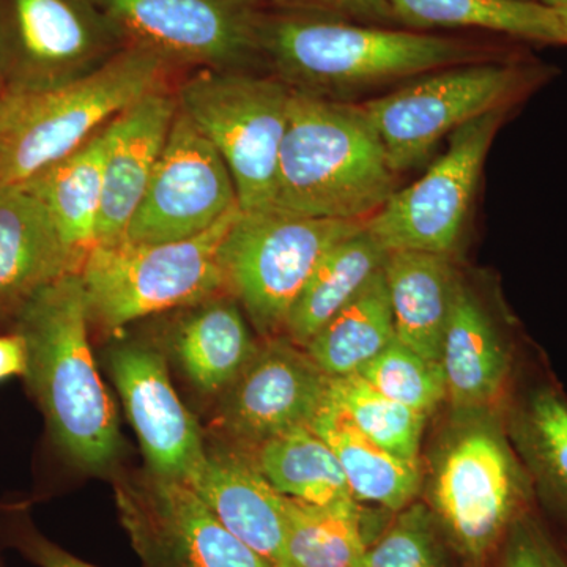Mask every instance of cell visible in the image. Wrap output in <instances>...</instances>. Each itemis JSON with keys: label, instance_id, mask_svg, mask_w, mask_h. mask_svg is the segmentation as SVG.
<instances>
[{"label": "cell", "instance_id": "obj_1", "mask_svg": "<svg viewBox=\"0 0 567 567\" xmlns=\"http://www.w3.org/2000/svg\"><path fill=\"white\" fill-rule=\"evenodd\" d=\"M260 65L292 91L333 99L432 71L492 61L498 50L480 41L264 9Z\"/></svg>", "mask_w": 567, "mask_h": 567}, {"label": "cell", "instance_id": "obj_2", "mask_svg": "<svg viewBox=\"0 0 567 567\" xmlns=\"http://www.w3.org/2000/svg\"><path fill=\"white\" fill-rule=\"evenodd\" d=\"M87 297L80 271L62 276L25 301L14 333L28 350L25 382L52 440L74 465L100 473L121 454L117 412L89 342Z\"/></svg>", "mask_w": 567, "mask_h": 567}, {"label": "cell", "instance_id": "obj_3", "mask_svg": "<svg viewBox=\"0 0 567 567\" xmlns=\"http://www.w3.org/2000/svg\"><path fill=\"white\" fill-rule=\"evenodd\" d=\"M398 174L361 104L292 91L275 208L311 218L369 221Z\"/></svg>", "mask_w": 567, "mask_h": 567}, {"label": "cell", "instance_id": "obj_4", "mask_svg": "<svg viewBox=\"0 0 567 567\" xmlns=\"http://www.w3.org/2000/svg\"><path fill=\"white\" fill-rule=\"evenodd\" d=\"M174 66L128 44L82 80L3 92L0 99V188L24 186L76 152L145 93L166 87Z\"/></svg>", "mask_w": 567, "mask_h": 567}, {"label": "cell", "instance_id": "obj_5", "mask_svg": "<svg viewBox=\"0 0 567 567\" xmlns=\"http://www.w3.org/2000/svg\"><path fill=\"white\" fill-rule=\"evenodd\" d=\"M535 488L505 423L492 409L454 412L431 462V503L464 557L480 561L499 546Z\"/></svg>", "mask_w": 567, "mask_h": 567}, {"label": "cell", "instance_id": "obj_6", "mask_svg": "<svg viewBox=\"0 0 567 567\" xmlns=\"http://www.w3.org/2000/svg\"><path fill=\"white\" fill-rule=\"evenodd\" d=\"M240 210L188 240L93 246L80 271L91 323L117 333L227 292L219 248Z\"/></svg>", "mask_w": 567, "mask_h": 567}, {"label": "cell", "instance_id": "obj_7", "mask_svg": "<svg viewBox=\"0 0 567 567\" xmlns=\"http://www.w3.org/2000/svg\"><path fill=\"white\" fill-rule=\"evenodd\" d=\"M175 99L229 167L241 210L275 208L292 89L256 70L200 69L182 82Z\"/></svg>", "mask_w": 567, "mask_h": 567}, {"label": "cell", "instance_id": "obj_8", "mask_svg": "<svg viewBox=\"0 0 567 567\" xmlns=\"http://www.w3.org/2000/svg\"><path fill=\"white\" fill-rule=\"evenodd\" d=\"M368 221L311 218L279 208L238 212L221 248L226 290L257 333L284 334L298 295L324 254Z\"/></svg>", "mask_w": 567, "mask_h": 567}, {"label": "cell", "instance_id": "obj_9", "mask_svg": "<svg viewBox=\"0 0 567 567\" xmlns=\"http://www.w3.org/2000/svg\"><path fill=\"white\" fill-rule=\"evenodd\" d=\"M533 71L516 62L466 63L423 74L405 87L361 103L395 174L420 166L443 137L487 112L509 107Z\"/></svg>", "mask_w": 567, "mask_h": 567}, {"label": "cell", "instance_id": "obj_10", "mask_svg": "<svg viewBox=\"0 0 567 567\" xmlns=\"http://www.w3.org/2000/svg\"><path fill=\"white\" fill-rule=\"evenodd\" d=\"M128 47L95 0H0L6 92L59 87L95 73Z\"/></svg>", "mask_w": 567, "mask_h": 567}, {"label": "cell", "instance_id": "obj_11", "mask_svg": "<svg viewBox=\"0 0 567 567\" xmlns=\"http://www.w3.org/2000/svg\"><path fill=\"white\" fill-rule=\"evenodd\" d=\"M509 107L487 112L451 134L427 173L393 196L365 223L388 252L451 256L472 204L484 162Z\"/></svg>", "mask_w": 567, "mask_h": 567}, {"label": "cell", "instance_id": "obj_12", "mask_svg": "<svg viewBox=\"0 0 567 567\" xmlns=\"http://www.w3.org/2000/svg\"><path fill=\"white\" fill-rule=\"evenodd\" d=\"M128 44L174 69L254 70L260 65L264 7L257 0H95Z\"/></svg>", "mask_w": 567, "mask_h": 567}, {"label": "cell", "instance_id": "obj_13", "mask_svg": "<svg viewBox=\"0 0 567 567\" xmlns=\"http://www.w3.org/2000/svg\"><path fill=\"white\" fill-rule=\"evenodd\" d=\"M115 498L144 567H268L188 484L147 472L118 481Z\"/></svg>", "mask_w": 567, "mask_h": 567}, {"label": "cell", "instance_id": "obj_14", "mask_svg": "<svg viewBox=\"0 0 567 567\" xmlns=\"http://www.w3.org/2000/svg\"><path fill=\"white\" fill-rule=\"evenodd\" d=\"M240 210L229 167L181 110L123 240H188Z\"/></svg>", "mask_w": 567, "mask_h": 567}, {"label": "cell", "instance_id": "obj_15", "mask_svg": "<svg viewBox=\"0 0 567 567\" xmlns=\"http://www.w3.org/2000/svg\"><path fill=\"white\" fill-rule=\"evenodd\" d=\"M330 379L305 349L282 336L257 347L248 365L221 395L218 424L244 451L311 425Z\"/></svg>", "mask_w": 567, "mask_h": 567}, {"label": "cell", "instance_id": "obj_16", "mask_svg": "<svg viewBox=\"0 0 567 567\" xmlns=\"http://www.w3.org/2000/svg\"><path fill=\"white\" fill-rule=\"evenodd\" d=\"M110 369L153 475L188 484L207 447L196 417L171 383L166 361L144 342L110 350Z\"/></svg>", "mask_w": 567, "mask_h": 567}, {"label": "cell", "instance_id": "obj_17", "mask_svg": "<svg viewBox=\"0 0 567 567\" xmlns=\"http://www.w3.org/2000/svg\"><path fill=\"white\" fill-rule=\"evenodd\" d=\"M175 93H145L107 125L96 245L121 244L162 158L177 115ZM95 245V246H96Z\"/></svg>", "mask_w": 567, "mask_h": 567}, {"label": "cell", "instance_id": "obj_18", "mask_svg": "<svg viewBox=\"0 0 567 567\" xmlns=\"http://www.w3.org/2000/svg\"><path fill=\"white\" fill-rule=\"evenodd\" d=\"M188 486L268 567H286V496L244 450H207Z\"/></svg>", "mask_w": 567, "mask_h": 567}, {"label": "cell", "instance_id": "obj_19", "mask_svg": "<svg viewBox=\"0 0 567 567\" xmlns=\"http://www.w3.org/2000/svg\"><path fill=\"white\" fill-rule=\"evenodd\" d=\"M80 271L47 205L24 186L0 188V319Z\"/></svg>", "mask_w": 567, "mask_h": 567}, {"label": "cell", "instance_id": "obj_20", "mask_svg": "<svg viewBox=\"0 0 567 567\" xmlns=\"http://www.w3.org/2000/svg\"><path fill=\"white\" fill-rule=\"evenodd\" d=\"M166 315L167 346L189 383L205 395L226 393L259 347L240 303L223 292Z\"/></svg>", "mask_w": 567, "mask_h": 567}, {"label": "cell", "instance_id": "obj_21", "mask_svg": "<svg viewBox=\"0 0 567 567\" xmlns=\"http://www.w3.org/2000/svg\"><path fill=\"white\" fill-rule=\"evenodd\" d=\"M454 412L492 409L505 393L509 347L484 305L458 282L440 354Z\"/></svg>", "mask_w": 567, "mask_h": 567}, {"label": "cell", "instance_id": "obj_22", "mask_svg": "<svg viewBox=\"0 0 567 567\" xmlns=\"http://www.w3.org/2000/svg\"><path fill=\"white\" fill-rule=\"evenodd\" d=\"M385 278L395 339L440 363L458 282L451 256L431 252L388 254Z\"/></svg>", "mask_w": 567, "mask_h": 567}, {"label": "cell", "instance_id": "obj_23", "mask_svg": "<svg viewBox=\"0 0 567 567\" xmlns=\"http://www.w3.org/2000/svg\"><path fill=\"white\" fill-rule=\"evenodd\" d=\"M311 427L333 450L357 502L372 503L391 513L415 503L421 488L420 465L395 457L369 439L328 395Z\"/></svg>", "mask_w": 567, "mask_h": 567}, {"label": "cell", "instance_id": "obj_24", "mask_svg": "<svg viewBox=\"0 0 567 567\" xmlns=\"http://www.w3.org/2000/svg\"><path fill=\"white\" fill-rule=\"evenodd\" d=\"M107 125L76 152L24 185L47 205L80 271L96 245Z\"/></svg>", "mask_w": 567, "mask_h": 567}, {"label": "cell", "instance_id": "obj_25", "mask_svg": "<svg viewBox=\"0 0 567 567\" xmlns=\"http://www.w3.org/2000/svg\"><path fill=\"white\" fill-rule=\"evenodd\" d=\"M368 226L334 245L317 265L295 301L284 334L295 346L306 344L379 274L388 259Z\"/></svg>", "mask_w": 567, "mask_h": 567}, {"label": "cell", "instance_id": "obj_26", "mask_svg": "<svg viewBox=\"0 0 567 567\" xmlns=\"http://www.w3.org/2000/svg\"><path fill=\"white\" fill-rule=\"evenodd\" d=\"M506 432L533 488L567 518V399L554 385H537L507 413Z\"/></svg>", "mask_w": 567, "mask_h": 567}, {"label": "cell", "instance_id": "obj_27", "mask_svg": "<svg viewBox=\"0 0 567 567\" xmlns=\"http://www.w3.org/2000/svg\"><path fill=\"white\" fill-rule=\"evenodd\" d=\"M395 22L412 31L477 29L543 44H565L557 10L532 0H388Z\"/></svg>", "mask_w": 567, "mask_h": 567}, {"label": "cell", "instance_id": "obj_28", "mask_svg": "<svg viewBox=\"0 0 567 567\" xmlns=\"http://www.w3.org/2000/svg\"><path fill=\"white\" fill-rule=\"evenodd\" d=\"M394 339L393 309L382 268L305 350L324 374L334 379L358 374Z\"/></svg>", "mask_w": 567, "mask_h": 567}, {"label": "cell", "instance_id": "obj_29", "mask_svg": "<svg viewBox=\"0 0 567 567\" xmlns=\"http://www.w3.org/2000/svg\"><path fill=\"white\" fill-rule=\"evenodd\" d=\"M245 453L287 498L319 506L353 498L333 450L311 425L275 436Z\"/></svg>", "mask_w": 567, "mask_h": 567}, {"label": "cell", "instance_id": "obj_30", "mask_svg": "<svg viewBox=\"0 0 567 567\" xmlns=\"http://www.w3.org/2000/svg\"><path fill=\"white\" fill-rule=\"evenodd\" d=\"M368 546L357 499L319 506L286 496V567H361Z\"/></svg>", "mask_w": 567, "mask_h": 567}, {"label": "cell", "instance_id": "obj_31", "mask_svg": "<svg viewBox=\"0 0 567 567\" xmlns=\"http://www.w3.org/2000/svg\"><path fill=\"white\" fill-rule=\"evenodd\" d=\"M328 398L369 439L395 457L420 465L421 439L427 420L423 413L379 393L358 374L330 379Z\"/></svg>", "mask_w": 567, "mask_h": 567}, {"label": "cell", "instance_id": "obj_32", "mask_svg": "<svg viewBox=\"0 0 567 567\" xmlns=\"http://www.w3.org/2000/svg\"><path fill=\"white\" fill-rule=\"evenodd\" d=\"M379 393L429 416L446 401L442 365L394 339L358 372Z\"/></svg>", "mask_w": 567, "mask_h": 567}, {"label": "cell", "instance_id": "obj_33", "mask_svg": "<svg viewBox=\"0 0 567 567\" xmlns=\"http://www.w3.org/2000/svg\"><path fill=\"white\" fill-rule=\"evenodd\" d=\"M361 567H443L427 507L412 503L399 511L390 528L365 548Z\"/></svg>", "mask_w": 567, "mask_h": 567}, {"label": "cell", "instance_id": "obj_34", "mask_svg": "<svg viewBox=\"0 0 567 567\" xmlns=\"http://www.w3.org/2000/svg\"><path fill=\"white\" fill-rule=\"evenodd\" d=\"M496 567H567V561L543 525L525 511L499 543Z\"/></svg>", "mask_w": 567, "mask_h": 567}, {"label": "cell", "instance_id": "obj_35", "mask_svg": "<svg viewBox=\"0 0 567 567\" xmlns=\"http://www.w3.org/2000/svg\"><path fill=\"white\" fill-rule=\"evenodd\" d=\"M0 533L9 546L20 550L39 567H96L74 557L41 535L22 509H9L0 516Z\"/></svg>", "mask_w": 567, "mask_h": 567}, {"label": "cell", "instance_id": "obj_36", "mask_svg": "<svg viewBox=\"0 0 567 567\" xmlns=\"http://www.w3.org/2000/svg\"><path fill=\"white\" fill-rule=\"evenodd\" d=\"M264 9L320 14L361 24L390 25L398 22L388 0H257Z\"/></svg>", "mask_w": 567, "mask_h": 567}, {"label": "cell", "instance_id": "obj_37", "mask_svg": "<svg viewBox=\"0 0 567 567\" xmlns=\"http://www.w3.org/2000/svg\"><path fill=\"white\" fill-rule=\"evenodd\" d=\"M28 350L18 333L0 334V382L10 377H24Z\"/></svg>", "mask_w": 567, "mask_h": 567}, {"label": "cell", "instance_id": "obj_38", "mask_svg": "<svg viewBox=\"0 0 567 567\" xmlns=\"http://www.w3.org/2000/svg\"><path fill=\"white\" fill-rule=\"evenodd\" d=\"M532 2L540 3V6L548 7V9L559 10L567 7V0H532Z\"/></svg>", "mask_w": 567, "mask_h": 567}, {"label": "cell", "instance_id": "obj_39", "mask_svg": "<svg viewBox=\"0 0 567 567\" xmlns=\"http://www.w3.org/2000/svg\"><path fill=\"white\" fill-rule=\"evenodd\" d=\"M559 21H561L563 29H565L566 39H567V7H563V9L557 10Z\"/></svg>", "mask_w": 567, "mask_h": 567}, {"label": "cell", "instance_id": "obj_40", "mask_svg": "<svg viewBox=\"0 0 567 567\" xmlns=\"http://www.w3.org/2000/svg\"><path fill=\"white\" fill-rule=\"evenodd\" d=\"M3 93H0V99H2Z\"/></svg>", "mask_w": 567, "mask_h": 567}]
</instances>
